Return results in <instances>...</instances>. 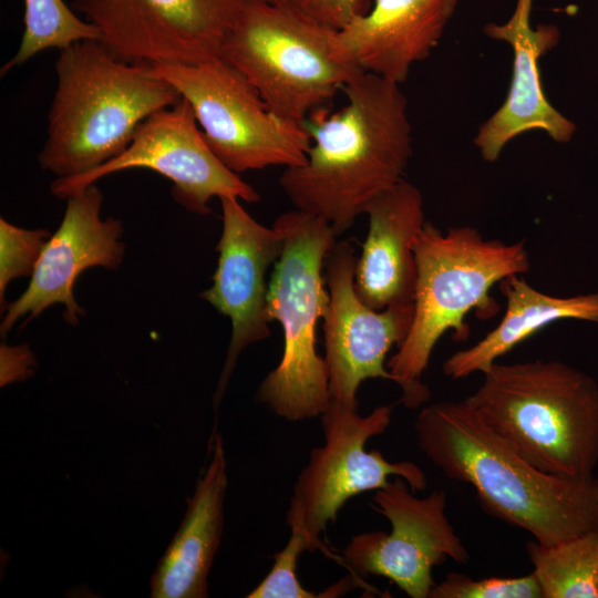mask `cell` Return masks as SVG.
<instances>
[{"label":"cell","mask_w":598,"mask_h":598,"mask_svg":"<svg viewBox=\"0 0 598 598\" xmlns=\"http://www.w3.org/2000/svg\"><path fill=\"white\" fill-rule=\"evenodd\" d=\"M429 598H542V590L534 573L520 577L474 580L452 571L433 586Z\"/></svg>","instance_id":"cb8c5ba5"},{"label":"cell","mask_w":598,"mask_h":598,"mask_svg":"<svg viewBox=\"0 0 598 598\" xmlns=\"http://www.w3.org/2000/svg\"><path fill=\"white\" fill-rule=\"evenodd\" d=\"M260 1H266V2H271V3H282L281 0H260Z\"/></svg>","instance_id":"83f0119b"},{"label":"cell","mask_w":598,"mask_h":598,"mask_svg":"<svg viewBox=\"0 0 598 598\" xmlns=\"http://www.w3.org/2000/svg\"><path fill=\"white\" fill-rule=\"evenodd\" d=\"M534 0H516L515 9L504 23H488L484 33L509 44L513 69L507 96L480 127L474 143L486 162H495L504 147L518 135L543 131L553 141L569 142L576 125L557 111L545 95L539 61L559 42L555 24L532 27Z\"/></svg>","instance_id":"2e32d148"},{"label":"cell","mask_w":598,"mask_h":598,"mask_svg":"<svg viewBox=\"0 0 598 598\" xmlns=\"http://www.w3.org/2000/svg\"><path fill=\"white\" fill-rule=\"evenodd\" d=\"M131 168H148L168 178L174 199L199 215L210 213L208 203L213 197L234 196L247 203L260 199L254 187L214 154L183 97L144 120L120 155L89 173L58 177L51 193L66 199L107 175Z\"/></svg>","instance_id":"8fae6325"},{"label":"cell","mask_w":598,"mask_h":598,"mask_svg":"<svg viewBox=\"0 0 598 598\" xmlns=\"http://www.w3.org/2000/svg\"><path fill=\"white\" fill-rule=\"evenodd\" d=\"M146 66L189 103L208 146L234 173L306 162L311 144L307 126L271 112L245 75L221 56Z\"/></svg>","instance_id":"ba28073f"},{"label":"cell","mask_w":598,"mask_h":598,"mask_svg":"<svg viewBox=\"0 0 598 598\" xmlns=\"http://www.w3.org/2000/svg\"><path fill=\"white\" fill-rule=\"evenodd\" d=\"M347 103L307 118L311 144L302 165L279 184L296 209L328 221L337 235L370 202L403 179L412 156L408 102L400 85L362 72L342 90Z\"/></svg>","instance_id":"6da1fadb"},{"label":"cell","mask_w":598,"mask_h":598,"mask_svg":"<svg viewBox=\"0 0 598 598\" xmlns=\"http://www.w3.org/2000/svg\"><path fill=\"white\" fill-rule=\"evenodd\" d=\"M364 214L369 217V230L355 266L357 295L374 310L413 303V246L426 223L421 192L402 179L374 197Z\"/></svg>","instance_id":"ac0fdd59"},{"label":"cell","mask_w":598,"mask_h":598,"mask_svg":"<svg viewBox=\"0 0 598 598\" xmlns=\"http://www.w3.org/2000/svg\"><path fill=\"white\" fill-rule=\"evenodd\" d=\"M499 289L507 302L504 317L482 340L446 359L443 373L451 379L485 372L498 358L555 321L598 323V293L555 297L535 289L519 275L503 279Z\"/></svg>","instance_id":"ffe728a7"},{"label":"cell","mask_w":598,"mask_h":598,"mask_svg":"<svg viewBox=\"0 0 598 598\" xmlns=\"http://www.w3.org/2000/svg\"><path fill=\"white\" fill-rule=\"evenodd\" d=\"M246 0H71L117 59L197 64L219 56Z\"/></svg>","instance_id":"7c38bea8"},{"label":"cell","mask_w":598,"mask_h":598,"mask_svg":"<svg viewBox=\"0 0 598 598\" xmlns=\"http://www.w3.org/2000/svg\"><path fill=\"white\" fill-rule=\"evenodd\" d=\"M413 493L401 476L377 489L373 508L390 522L391 532L353 536L336 561L361 582L381 576L412 598H427L435 585L432 569L447 558L467 563L470 555L446 517L445 492L423 498Z\"/></svg>","instance_id":"30bf717a"},{"label":"cell","mask_w":598,"mask_h":598,"mask_svg":"<svg viewBox=\"0 0 598 598\" xmlns=\"http://www.w3.org/2000/svg\"><path fill=\"white\" fill-rule=\"evenodd\" d=\"M424 455L476 491L484 509L542 545L598 530V477L545 473L523 458L464 401L425 406L414 422Z\"/></svg>","instance_id":"7a4b0ae2"},{"label":"cell","mask_w":598,"mask_h":598,"mask_svg":"<svg viewBox=\"0 0 598 598\" xmlns=\"http://www.w3.org/2000/svg\"><path fill=\"white\" fill-rule=\"evenodd\" d=\"M56 89L38 162L58 177L89 173L120 155L137 126L182 100L144 64L122 61L99 40L60 50Z\"/></svg>","instance_id":"3957f363"},{"label":"cell","mask_w":598,"mask_h":598,"mask_svg":"<svg viewBox=\"0 0 598 598\" xmlns=\"http://www.w3.org/2000/svg\"><path fill=\"white\" fill-rule=\"evenodd\" d=\"M526 549L542 598H598V530Z\"/></svg>","instance_id":"44dd1931"},{"label":"cell","mask_w":598,"mask_h":598,"mask_svg":"<svg viewBox=\"0 0 598 598\" xmlns=\"http://www.w3.org/2000/svg\"><path fill=\"white\" fill-rule=\"evenodd\" d=\"M357 260L349 240L336 243L328 252L324 279L329 303L322 318L331 400L355 410L357 391L364 380L393 381L385 357L406 338L414 317L413 303L383 310L367 306L354 288Z\"/></svg>","instance_id":"4fadbf2b"},{"label":"cell","mask_w":598,"mask_h":598,"mask_svg":"<svg viewBox=\"0 0 598 598\" xmlns=\"http://www.w3.org/2000/svg\"><path fill=\"white\" fill-rule=\"evenodd\" d=\"M310 551L307 538L291 532L286 546L274 555V565L247 598H316L320 595L302 587L297 576L299 556Z\"/></svg>","instance_id":"d4e9b609"},{"label":"cell","mask_w":598,"mask_h":598,"mask_svg":"<svg viewBox=\"0 0 598 598\" xmlns=\"http://www.w3.org/2000/svg\"><path fill=\"white\" fill-rule=\"evenodd\" d=\"M223 231L216 245L217 268L212 286L200 298L231 321V338L214 394L217 411L239 354L269 337L266 274L283 248L281 229L251 217L234 196L219 198Z\"/></svg>","instance_id":"5bb4252c"},{"label":"cell","mask_w":598,"mask_h":598,"mask_svg":"<svg viewBox=\"0 0 598 598\" xmlns=\"http://www.w3.org/2000/svg\"><path fill=\"white\" fill-rule=\"evenodd\" d=\"M1 386L29 378L35 367V360L28 344L0 347Z\"/></svg>","instance_id":"4316f807"},{"label":"cell","mask_w":598,"mask_h":598,"mask_svg":"<svg viewBox=\"0 0 598 598\" xmlns=\"http://www.w3.org/2000/svg\"><path fill=\"white\" fill-rule=\"evenodd\" d=\"M23 21L20 45L1 66V76L45 50H63L83 40L100 39L99 30L79 18L63 0H24Z\"/></svg>","instance_id":"7402d4cb"},{"label":"cell","mask_w":598,"mask_h":598,"mask_svg":"<svg viewBox=\"0 0 598 598\" xmlns=\"http://www.w3.org/2000/svg\"><path fill=\"white\" fill-rule=\"evenodd\" d=\"M413 250L416 262L413 322L386 362L409 409L419 408L430 398L422 377L437 340L447 330L454 331L456 340H466L470 327L465 316L475 310L481 319L494 317L499 305L489 295L492 287L530 267L525 240L506 244L485 239L470 226L442 233L426 221Z\"/></svg>","instance_id":"5b68a950"},{"label":"cell","mask_w":598,"mask_h":598,"mask_svg":"<svg viewBox=\"0 0 598 598\" xmlns=\"http://www.w3.org/2000/svg\"><path fill=\"white\" fill-rule=\"evenodd\" d=\"M208 452L209 462L184 519L152 576L153 598L208 597V574L220 543L228 484L223 439L216 431Z\"/></svg>","instance_id":"d6986e66"},{"label":"cell","mask_w":598,"mask_h":598,"mask_svg":"<svg viewBox=\"0 0 598 598\" xmlns=\"http://www.w3.org/2000/svg\"><path fill=\"white\" fill-rule=\"evenodd\" d=\"M337 30L285 3L246 0L219 56L235 66L275 114L305 124L364 72L337 47Z\"/></svg>","instance_id":"52a82bcc"},{"label":"cell","mask_w":598,"mask_h":598,"mask_svg":"<svg viewBox=\"0 0 598 598\" xmlns=\"http://www.w3.org/2000/svg\"><path fill=\"white\" fill-rule=\"evenodd\" d=\"M324 444L311 451L299 473L286 515L291 532L302 534L310 551L321 550L336 560L321 540L329 523H334L344 503L360 493L379 489L390 477L401 476L413 492L425 489L424 472L412 462H390L365 443L385 432L392 408L380 405L368 415L330 401L321 414Z\"/></svg>","instance_id":"9c48e42d"},{"label":"cell","mask_w":598,"mask_h":598,"mask_svg":"<svg viewBox=\"0 0 598 598\" xmlns=\"http://www.w3.org/2000/svg\"><path fill=\"white\" fill-rule=\"evenodd\" d=\"M102 204L103 194L95 184L66 198L62 221L47 241L29 286L1 311L2 337L20 319L27 318L25 326L54 303L64 306L63 318L71 326L85 316L73 295L78 277L91 267L116 269L124 258L122 221L102 219Z\"/></svg>","instance_id":"9a60e30c"},{"label":"cell","mask_w":598,"mask_h":598,"mask_svg":"<svg viewBox=\"0 0 598 598\" xmlns=\"http://www.w3.org/2000/svg\"><path fill=\"white\" fill-rule=\"evenodd\" d=\"M274 224L283 248L268 283L267 317L280 323L285 344L258 396L276 415L301 421L321 416L331 401L327 363L316 347L318 320L329 303L322 269L338 235L328 221L296 208Z\"/></svg>","instance_id":"8992f818"},{"label":"cell","mask_w":598,"mask_h":598,"mask_svg":"<svg viewBox=\"0 0 598 598\" xmlns=\"http://www.w3.org/2000/svg\"><path fill=\"white\" fill-rule=\"evenodd\" d=\"M303 16L334 30L342 29L354 17L367 12L369 0H281Z\"/></svg>","instance_id":"484cf974"},{"label":"cell","mask_w":598,"mask_h":598,"mask_svg":"<svg viewBox=\"0 0 598 598\" xmlns=\"http://www.w3.org/2000/svg\"><path fill=\"white\" fill-rule=\"evenodd\" d=\"M51 237L43 228H20L0 219V303L4 309V293L16 278L32 276L41 252Z\"/></svg>","instance_id":"603a6c76"},{"label":"cell","mask_w":598,"mask_h":598,"mask_svg":"<svg viewBox=\"0 0 598 598\" xmlns=\"http://www.w3.org/2000/svg\"><path fill=\"white\" fill-rule=\"evenodd\" d=\"M463 401L523 458L569 480L598 465V383L558 360L493 363Z\"/></svg>","instance_id":"277c9868"},{"label":"cell","mask_w":598,"mask_h":598,"mask_svg":"<svg viewBox=\"0 0 598 598\" xmlns=\"http://www.w3.org/2000/svg\"><path fill=\"white\" fill-rule=\"evenodd\" d=\"M458 1L374 0L337 30L338 50L364 72L401 85L439 44Z\"/></svg>","instance_id":"e0dca14e"}]
</instances>
